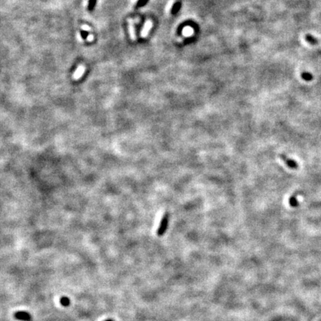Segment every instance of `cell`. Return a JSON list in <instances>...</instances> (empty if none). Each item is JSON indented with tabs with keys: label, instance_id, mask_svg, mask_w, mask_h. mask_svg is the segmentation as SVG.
I'll list each match as a JSON object with an SVG mask.
<instances>
[{
	"label": "cell",
	"instance_id": "6da1fadb",
	"mask_svg": "<svg viewBox=\"0 0 321 321\" xmlns=\"http://www.w3.org/2000/svg\"><path fill=\"white\" fill-rule=\"evenodd\" d=\"M169 220H170V214L169 213L167 212L164 214L163 217H162L161 222H160L159 227H158V230H157V235L159 236V237H162L166 232L167 229L168 228V225H169Z\"/></svg>",
	"mask_w": 321,
	"mask_h": 321
},
{
	"label": "cell",
	"instance_id": "7a4b0ae2",
	"mask_svg": "<svg viewBox=\"0 0 321 321\" xmlns=\"http://www.w3.org/2000/svg\"><path fill=\"white\" fill-rule=\"evenodd\" d=\"M280 157L281 159L283 161L284 163H285L288 167L291 168V169H297V168L298 167V165H297V163L295 161L289 158L288 157H287L286 155H284V154H280Z\"/></svg>",
	"mask_w": 321,
	"mask_h": 321
},
{
	"label": "cell",
	"instance_id": "3957f363",
	"mask_svg": "<svg viewBox=\"0 0 321 321\" xmlns=\"http://www.w3.org/2000/svg\"><path fill=\"white\" fill-rule=\"evenodd\" d=\"M14 317L17 320L23 321H31V316L30 314H28L26 312H17L14 314Z\"/></svg>",
	"mask_w": 321,
	"mask_h": 321
},
{
	"label": "cell",
	"instance_id": "277c9868",
	"mask_svg": "<svg viewBox=\"0 0 321 321\" xmlns=\"http://www.w3.org/2000/svg\"><path fill=\"white\" fill-rule=\"evenodd\" d=\"M84 71H85V67L84 66H79L78 68H77V69L76 70L75 72H74V75H73L74 80H77V79H80V77H81V76L83 74Z\"/></svg>",
	"mask_w": 321,
	"mask_h": 321
},
{
	"label": "cell",
	"instance_id": "5b68a950",
	"mask_svg": "<svg viewBox=\"0 0 321 321\" xmlns=\"http://www.w3.org/2000/svg\"><path fill=\"white\" fill-rule=\"evenodd\" d=\"M181 8V2L178 1V2H175V3H174V5H173L172 9H171V14H173V15L176 14L177 13H178V11H180Z\"/></svg>",
	"mask_w": 321,
	"mask_h": 321
},
{
	"label": "cell",
	"instance_id": "8992f818",
	"mask_svg": "<svg viewBox=\"0 0 321 321\" xmlns=\"http://www.w3.org/2000/svg\"><path fill=\"white\" fill-rule=\"evenodd\" d=\"M306 40L308 42H309L312 45H317L319 43V41L317 39H316L315 37H314L311 34H306Z\"/></svg>",
	"mask_w": 321,
	"mask_h": 321
},
{
	"label": "cell",
	"instance_id": "52a82bcc",
	"mask_svg": "<svg viewBox=\"0 0 321 321\" xmlns=\"http://www.w3.org/2000/svg\"><path fill=\"white\" fill-rule=\"evenodd\" d=\"M297 193H294L289 199V205L290 206L292 207H296L298 205V202H297Z\"/></svg>",
	"mask_w": 321,
	"mask_h": 321
},
{
	"label": "cell",
	"instance_id": "ba28073f",
	"mask_svg": "<svg viewBox=\"0 0 321 321\" xmlns=\"http://www.w3.org/2000/svg\"><path fill=\"white\" fill-rule=\"evenodd\" d=\"M301 76H302V78H303V80H306V81H310V80H312V79H313V76H312V74H310V73H308V72L302 73Z\"/></svg>",
	"mask_w": 321,
	"mask_h": 321
},
{
	"label": "cell",
	"instance_id": "9c48e42d",
	"mask_svg": "<svg viewBox=\"0 0 321 321\" xmlns=\"http://www.w3.org/2000/svg\"><path fill=\"white\" fill-rule=\"evenodd\" d=\"M60 303L63 306H68L70 305V300L67 297H62L60 298Z\"/></svg>",
	"mask_w": 321,
	"mask_h": 321
},
{
	"label": "cell",
	"instance_id": "30bf717a",
	"mask_svg": "<svg viewBox=\"0 0 321 321\" xmlns=\"http://www.w3.org/2000/svg\"><path fill=\"white\" fill-rule=\"evenodd\" d=\"M130 35H131V37L133 39H135V28L134 25L132 23H130Z\"/></svg>",
	"mask_w": 321,
	"mask_h": 321
},
{
	"label": "cell",
	"instance_id": "8fae6325",
	"mask_svg": "<svg viewBox=\"0 0 321 321\" xmlns=\"http://www.w3.org/2000/svg\"><path fill=\"white\" fill-rule=\"evenodd\" d=\"M96 2L97 0H89L88 9H89V11H92V10L94 9V8H95V5H96Z\"/></svg>",
	"mask_w": 321,
	"mask_h": 321
},
{
	"label": "cell",
	"instance_id": "7c38bea8",
	"mask_svg": "<svg viewBox=\"0 0 321 321\" xmlns=\"http://www.w3.org/2000/svg\"><path fill=\"white\" fill-rule=\"evenodd\" d=\"M149 0H138V2L136 4V8H140L146 5Z\"/></svg>",
	"mask_w": 321,
	"mask_h": 321
},
{
	"label": "cell",
	"instance_id": "4fadbf2b",
	"mask_svg": "<svg viewBox=\"0 0 321 321\" xmlns=\"http://www.w3.org/2000/svg\"><path fill=\"white\" fill-rule=\"evenodd\" d=\"M80 35H81V37L83 38V39H86V38L89 36V33H88L86 31L82 30L81 31H80Z\"/></svg>",
	"mask_w": 321,
	"mask_h": 321
},
{
	"label": "cell",
	"instance_id": "5bb4252c",
	"mask_svg": "<svg viewBox=\"0 0 321 321\" xmlns=\"http://www.w3.org/2000/svg\"><path fill=\"white\" fill-rule=\"evenodd\" d=\"M92 39H93V36H92V35H89V36H88V40L91 41L92 40Z\"/></svg>",
	"mask_w": 321,
	"mask_h": 321
},
{
	"label": "cell",
	"instance_id": "9a60e30c",
	"mask_svg": "<svg viewBox=\"0 0 321 321\" xmlns=\"http://www.w3.org/2000/svg\"><path fill=\"white\" fill-rule=\"evenodd\" d=\"M83 30H84V29H86V31H88V30H89V28L88 27V26L84 25V26H83Z\"/></svg>",
	"mask_w": 321,
	"mask_h": 321
},
{
	"label": "cell",
	"instance_id": "2e32d148",
	"mask_svg": "<svg viewBox=\"0 0 321 321\" xmlns=\"http://www.w3.org/2000/svg\"><path fill=\"white\" fill-rule=\"evenodd\" d=\"M105 321H114L113 320H111V319H109V320H106Z\"/></svg>",
	"mask_w": 321,
	"mask_h": 321
}]
</instances>
